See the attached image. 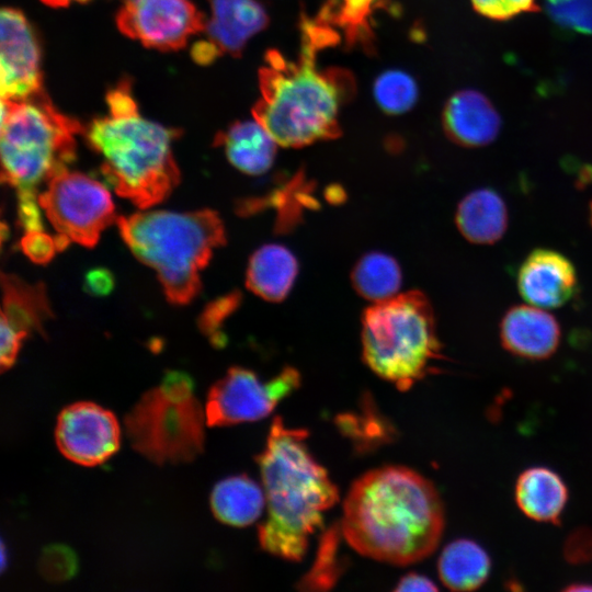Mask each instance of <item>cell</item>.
<instances>
[{
	"label": "cell",
	"instance_id": "6da1fadb",
	"mask_svg": "<svg viewBox=\"0 0 592 592\" xmlns=\"http://www.w3.org/2000/svg\"><path fill=\"white\" fill-rule=\"evenodd\" d=\"M300 50L295 60L277 49L259 71L261 98L252 114L277 145L300 148L341 135L339 111L355 94L352 73L320 68L318 54L340 43V35L316 18L300 14Z\"/></svg>",
	"mask_w": 592,
	"mask_h": 592
},
{
	"label": "cell",
	"instance_id": "7a4b0ae2",
	"mask_svg": "<svg viewBox=\"0 0 592 592\" xmlns=\"http://www.w3.org/2000/svg\"><path fill=\"white\" fill-rule=\"evenodd\" d=\"M444 528L433 483L403 466H385L355 480L344 500L341 532L363 556L409 565L431 555Z\"/></svg>",
	"mask_w": 592,
	"mask_h": 592
},
{
	"label": "cell",
	"instance_id": "3957f363",
	"mask_svg": "<svg viewBox=\"0 0 592 592\" xmlns=\"http://www.w3.org/2000/svg\"><path fill=\"white\" fill-rule=\"evenodd\" d=\"M307 436L306 430L286 428L275 417L258 456L267 510L259 543L265 551L293 561L303 559L322 513L339 500L338 488L308 451Z\"/></svg>",
	"mask_w": 592,
	"mask_h": 592
},
{
	"label": "cell",
	"instance_id": "277c9868",
	"mask_svg": "<svg viewBox=\"0 0 592 592\" xmlns=\"http://www.w3.org/2000/svg\"><path fill=\"white\" fill-rule=\"evenodd\" d=\"M109 114L95 118L86 136L103 158L101 172L115 192L145 209L162 202L180 182L171 150L177 129L143 117L128 82L106 95Z\"/></svg>",
	"mask_w": 592,
	"mask_h": 592
},
{
	"label": "cell",
	"instance_id": "5b68a950",
	"mask_svg": "<svg viewBox=\"0 0 592 592\" xmlns=\"http://www.w3.org/2000/svg\"><path fill=\"white\" fill-rule=\"evenodd\" d=\"M116 224L133 254L157 272L168 300L177 305L198 294L200 271L227 241L224 223L212 209L139 212Z\"/></svg>",
	"mask_w": 592,
	"mask_h": 592
},
{
	"label": "cell",
	"instance_id": "8992f818",
	"mask_svg": "<svg viewBox=\"0 0 592 592\" xmlns=\"http://www.w3.org/2000/svg\"><path fill=\"white\" fill-rule=\"evenodd\" d=\"M361 335L366 365L399 390L411 388L442 357L433 308L419 291L366 308Z\"/></svg>",
	"mask_w": 592,
	"mask_h": 592
},
{
	"label": "cell",
	"instance_id": "52a82bcc",
	"mask_svg": "<svg viewBox=\"0 0 592 592\" xmlns=\"http://www.w3.org/2000/svg\"><path fill=\"white\" fill-rule=\"evenodd\" d=\"M81 125L59 112L42 91L23 100L1 99V179L16 192H34L76 157Z\"/></svg>",
	"mask_w": 592,
	"mask_h": 592
},
{
	"label": "cell",
	"instance_id": "ba28073f",
	"mask_svg": "<svg viewBox=\"0 0 592 592\" xmlns=\"http://www.w3.org/2000/svg\"><path fill=\"white\" fill-rule=\"evenodd\" d=\"M204 413L193 395V382L181 372H168L125 418L132 446L157 463L194 459L204 444Z\"/></svg>",
	"mask_w": 592,
	"mask_h": 592
},
{
	"label": "cell",
	"instance_id": "9c48e42d",
	"mask_svg": "<svg viewBox=\"0 0 592 592\" xmlns=\"http://www.w3.org/2000/svg\"><path fill=\"white\" fill-rule=\"evenodd\" d=\"M38 204L53 227L58 250L69 242L93 247L101 232L115 218V207L107 189L99 181L68 169L47 182Z\"/></svg>",
	"mask_w": 592,
	"mask_h": 592
},
{
	"label": "cell",
	"instance_id": "30bf717a",
	"mask_svg": "<svg viewBox=\"0 0 592 592\" xmlns=\"http://www.w3.org/2000/svg\"><path fill=\"white\" fill-rule=\"evenodd\" d=\"M299 385L300 374L291 366L267 382L250 369L231 367L208 391L206 422L209 426H224L260 420Z\"/></svg>",
	"mask_w": 592,
	"mask_h": 592
},
{
	"label": "cell",
	"instance_id": "8fae6325",
	"mask_svg": "<svg viewBox=\"0 0 592 592\" xmlns=\"http://www.w3.org/2000/svg\"><path fill=\"white\" fill-rule=\"evenodd\" d=\"M206 21L190 0H126L116 15L123 34L161 50L182 48Z\"/></svg>",
	"mask_w": 592,
	"mask_h": 592
},
{
	"label": "cell",
	"instance_id": "7c38bea8",
	"mask_svg": "<svg viewBox=\"0 0 592 592\" xmlns=\"http://www.w3.org/2000/svg\"><path fill=\"white\" fill-rule=\"evenodd\" d=\"M55 439L65 457L83 466H95L118 449L121 430L111 411L82 401L60 412Z\"/></svg>",
	"mask_w": 592,
	"mask_h": 592
},
{
	"label": "cell",
	"instance_id": "4fadbf2b",
	"mask_svg": "<svg viewBox=\"0 0 592 592\" xmlns=\"http://www.w3.org/2000/svg\"><path fill=\"white\" fill-rule=\"evenodd\" d=\"M0 35L1 99L23 100L42 92L39 47L24 14L3 8Z\"/></svg>",
	"mask_w": 592,
	"mask_h": 592
},
{
	"label": "cell",
	"instance_id": "5bb4252c",
	"mask_svg": "<svg viewBox=\"0 0 592 592\" xmlns=\"http://www.w3.org/2000/svg\"><path fill=\"white\" fill-rule=\"evenodd\" d=\"M210 18L206 21V38L196 43L193 58L209 64L223 54L240 56L248 41L269 24V15L258 0H207Z\"/></svg>",
	"mask_w": 592,
	"mask_h": 592
},
{
	"label": "cell",
	"instance_id": "9a60e30c",
	"mask_svg": "<svg viewBox=\"0 0 592 592\" xmlns=\"http://www.w3.org/2000/svg\"><path fill=\"white\" fill-rule=\"evenodd\" d=\"M578 286L571 261L558 251L535 249L517 272V289L530 305L551 309L568 303Z\"/></svg>",
	"mask_w": 592,
	"mask_h": 592
},
{
	"label": "cell",
	"instance_id": "2e32d148",
	"mask_svg": "<svg viewBox=\"0 0 592 592\" xmlns=\"http://www.w3.org/2000/svg\"><path fill=\"white\" fill-rule=\"evenodd\" d=\"M557 319L544 308L519 305L510 308L500 322V341L511 354L526 360H545L559 346Z\"/></svg>",
	"mask_w": 592,
	"mask_h": 592
},
{
	"label": "cell",
	"instance_id": "e0dca14e",
	"mask_svg": "<svg viewBox=\"0 0 592 592\" xmlns=\"http://www.w3.org/2000/svg\"><path fill=\"white\" fill-rule=\"evenodd\" d=\"M446 136L464 147H482L492 143L501 128V118L490 100L476 90L453 94L442 113Z\"/></svg>",
	"mask_w": 592,
	"mask_h": 592
},
{
	"label": "cell",
	"instance_id": "ac0fdd59",
	"mask_svg": "<svg viewBox=\"0 0 592 592\" xmlns=\"http://www.w3.org/2000/svg\"><path fill=\"white\" fill-rule=\"evenodd\" d=\"M520 510L537 522L558 523L568 500V489L561 477L547 467L525 469L514 489Z\"/></svg>",
	"mask_w": 592,
	"mask_h": 592
},
{
	"label": "cell",
	"instance_id": "d6986e66",
	"mask_svg": "<svg viewBox=\"0 0 592 592\" xmlns=\"http://www.w3.org/2000/svg\"><path fill=\"white\" fill-rule=\"evenodd\" d=\"M215 144L235 168L251 175L266 172L276 156L277 143L257 119L235 122L219 133Z\"/></svg>",
	"mask_w": 592,
	"mask_h": 592
},
{
	"label": "cell",
	"instance_id": "ffe728a7",
	"mask_svg": "<svg viewBox=\"0 0 592 592\" xmlns=\"http://www.w3.org/2000/svg\"><path fill=\"white\" fill-rule=\"evenodd\" d=\"M455 218L459 232L476 244L499 241L509 221L506 205L492 189H477L468 193L459 202Z\"/></svg>",
	"mask_w": 592,
	"mask_h": 592
},
{
	"label": "cell",
	"instance_id": "44dd1931",
	"mask_svg": "<svg viewBox=\"0 0 592 592\" xmlns=\"http://www.w3.org/2000/svg\"><path fill=\"white\" fill-rule=\"evenodd\" d=\"M298 273V262L286 247L264 244L250 258L247 287L267 301H282L291 292Z\"/></svg>",
	"mask_w": 592,
	"mask_h": 592
},
{
	"label": "cell",
	"instance_id": "7402d4cb",
	"mask_svg": "<svg viewBox=\"0 0 592 592\" xmlns=\"http://www.w3.org/2000/svg\"><path fill=\"white\" fill-rule=\"evenodd\" d=\"M1 320L18 331L43 333L44 322L52 318V309L44 284H30L11 274H2Z\"/></svg>",
	"mask_w": 592,
	"mask_h": 592
},
{
	"label": "cell",
	"instance_id": "603a6c76",
	"mask_svg": "<svg viewBox=\"0 0 592 592\" xmlns=\"http://www.w3.org/2000/svg\"><path fill=\"white\" fill-rule=\"evenodd\" d=\"M265 505L264 490L246 475L220 480L213 489L214 515L232 526H247L259 519Z\"/></svg>",
	"mask_w": 592,
	"mask_h": 592
},
{
	"label": "cell",
	"instance_id": "cb8c5ba5",
	"mask_svg": "<svg viewBox=\"0 0 592 592\" xmlns=\"http://www.w3.org/2000/svg\"><path fill=\"white\" fill-rule=\"evenodd\" d=\"M442 582L454 591H471L481 587L489 577L491 560L487 551L471 539L449 543L439 559Z\"/></svg>",
	"mask_w": 592,
	"mask_h": 592
},
{
	"label": "cell",
	"instance_id": "d4e9b609",
	"mask_svg": "<svg viewBox=\"0 0 592 592\" xmlns=\"http://www.w3.org/2000/svg\"><path fill=\"white\" fill-rule=\"evenodd\" d=\"M377 0H327L317 18L338 33L342 31L348 47L373 48L374 36L371 18Z\"/></svg>",
	"mask_w": 592,
	"mask_h": 592
},
{
	"label": "cell",
	"instance_id": "484cf974",
	"mask_svg": "<svg viewBox=\"0 0 592 592\" xmlns=\"http://www.w3.org/2000/svg\"><path fill=\"white\" fill-rule=\"evenodd\" d=\"M354 289L367 300L379 303L397 295L402 273L398 262L383 252L363 255L351 273Z\"/></svg>",
	"mask_w": 592,
	"mask_h": 592
},
{
	"label": "cell",
	"instance_id": "4316f807",
	"mask_svg": "<svg viewBox=\"0 0 592 592\" xmlns=\"http://www.w3.org/2000/svg\"><path fill=\"white\" fill-rule=\"evenodd\" d=\"M373 92L379 109L391 115L411 110L418 99L414 79L400 70H387L379 75Z\"/></svg>",
	"mask_w": 592,
	"mask_h": 592
},
{
	"label": "cell",
	"instance_id": "83f0119b",
	"mask_svg": "<svg viewBox=\"0 0 592 592\" xmlns=\"http://www.w3.org/2000/svg\"><path fill=\"white\" fill-rule=\"evenodd\" d=\"M338 530L332 526L323 533L317 559L311 570L300 580V590H328L332 588L338 576L339 566L337 562Z\"/></svg>",
	"mask_w": 592,
	"mask_h": 592
},
{
	"label": "cell",
	"instance_id": "f1b7e54d",
	"mask_svg": "<svg viewBox=\"0 0 592 592\" xmlns=\"http://www.w3.org/2000/svg\"><path fill=\"white\" fill-rule=\"evenodd\" d=\"M545 9L563 30L592 34V0H544Z\"/></svg>",
	"mask_w": 592,
	"mask_h": 592
},
{
	"label": "cell",
	"instance_id": "f546056e",
	"mask_svg": "<svg viewBox=\"0 0 592 592\" xmlns=\"http://www.w3.org/2000/svg\"><path fill=\"white\" fill-rule=\"evenodd\" d=\"M77 558L73 551L62 545L46 547L38 560L41 574L48 581L59 582L71 578L77 571Z\"/></svg>",
	"mask_w": 592,
	"mask_h": 592
},
{
	"label": "cell",
	"instance_id": "4dcf8cb0",
	"mask_svg": "<svg viewBox=\"0 0 592 592\" xmlns=\"http://www.w3.org/2000/svg\"><path fill=\"white\" fill-rule=\"evenodd\" d=\"M240 303L238 293H230L209 303L198 319L201 330L212 339V342L220 345L223 343L219 331L224 320L237 308Z\"/></svg>",
	"mask_w": 592,
	"mask_h": 592
},
{
	"label": "cell",
	"instance_id": "1f68e13d",
	"mask_svg": "<svg viewBox=\"0 0 592 592\" xmlns=\"http://www.w3.org/2000/svg\"><path fill=\"white\" fill-rule=\"evenodd\" d=\"M476 12L490 20L505 21L526 12H536V0H471Z\"/></svg>",
	"mask_w": 592,
	"mask_h": 592
},
{
	"label": "cell",
	"instance_id": "d6a6232c",
	"mask_svg": "<svg viewBox=\"0 0 592 592\" xmlns=\"http://www.w3.org/2000/svg\"><path fill=\"white\" fill-rule=\"evenodd\" d=\"M21 248L35 263L49 262L58 250L56 238L43 230L27 231L21 240Z\"/></svg>",
	"mask_w": 592,
	"mask_h": 592
},
{
	"label": "cell",
	"instance_id": "836d02e7",
	"mask_svg": "<svg viewBox=\"0 0 592 592\" xmlns=\"http://www.w3.org/2000/svg\"><path fill=\"white\" fill-rule=\"evenodd\" d=\"M39 207L38 195L36 193H18V219L25 232L43 230Z\"/></svg>",
	"mask_w": 592,
	"mask_h": 592
},
{
	"label": "cell",
	"instance_id": "e575fe53",
	"mask_svg": "<svg viewBox=\"0 0 592 592\" xmlns=\"http://www.w3.org/2000/svg\"><path fill=\"white\" fill-rule=\"evenodd\" d=\"M26 337V334L1 320L0 364L2 372L14 364L21 343Z\"/></svg>",
	"mask_w": 592,
	"mask_h": 592
},
{
	"label": "cell",
	"instance_id": "d590c367",
	"mask_svg": "<svg viewBox=\"0 0 592 592\" xmlns=\"http://www.w3.org/2000/svg\"><path fill=\"white\" fill-rule=\"evenodd\" d=\"M566 558L571 562H584L592 558V532L578 530L572 533L565 546Z\"/></svg>",
	"mask_w": 592,
	"mask_h": 592
},
{
	"label": "cell",
	"instance_id": "8d00e7d4",
	"mask_svg": "<svg viewBox=\"0 0 592 592\" xmlns=\"http://www.w3.org/2000/svg\"><path fill=\"white\" fill-rule=\"evenodd\" d=\"M84 287L90 294L106 295L114 287V276L103 267L90 270L84 277Z\"/></svg>",
	"mask_w": 592,
	"mask_h": 592
},
{
	"label": "cell",
	"instance_id": "74e56055",
	"mask_svg": "<svg viewBox=\"0 0 592 592\" xmlns=\"http://www.w3.org/2000/svg\"><path fill=\"white\" fill-rule=\"evenodd\" d=\"M437 587L428 578L418 573H409L403 577L395 591H436Z\"/></svg>",
	"mask_w": 592,
	"mask_h": 592
},
{
	"label": "cell",
	"instance_id": "f35d334b",
	"mask_svg": "<svg viewBox=\"0 0 592 592\" xmlns=\"http://www.w3.org/2000/svg\"><path fill=\"white\" fill-rule=\"evenodd\" d=\"M89 0H42L43 3L53 7V8H61L70 4L71 2H87Z\"/></svg>",
	"mask_w": 592,
	"mask_h": 592
},
{
	"label": "cell",
	"instance_id": "ab89813d",
	"mask_svg": "<svg viewBox=\"0 0 592 592\" xmlns=\"http://www.w3.org/2000/svg\"><path fill=\"white\" fill-rule=\"evenodd\" d=\"M566 590L568 591H581V590H588V591H592V584H573V585H569Z\"/></svg>",
	"mask_w": 592,
	"mask_h": 592
},
{
	"label": "cell",
	"instance_id": "60d3db41",
	"mask_svg": "<svg viewBox=\"0 0 592 592\" xmlns=\"http://www.w3.org/2000/svg\"><path fill=\"white\" fill-rule=\"evenodd\" d=\"M590 223L592 225V203H591V206H590Z\"/></svg>",
	"mask_w": 592,
	"mask_h": 592
},
{
	"label": "cell",
	"instance_id": "b9f144b4",
	"mask_svg": "<svg viewBox=\"0 0 592 592\" xmlns=\"http://www.w3.org/2000/svg\"><path fill=\"white\" fill-rule=\"evenodd\" d=\"M126 1V0H125Z\"/></svg>",
	"mask_w": 592,
	"mask_h": 592
}]
</instances>
